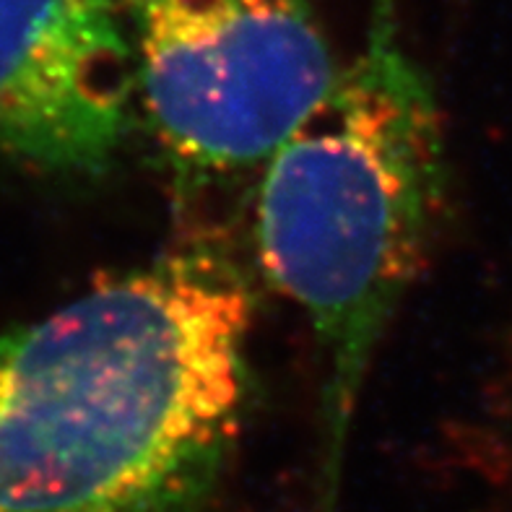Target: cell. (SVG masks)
Here are the masks:
<instances>
[{"label": "cell", "instance_id": "4", "mask_svg": "<svg viewBox=\"0 0 512 512\" xmlns=\"http://www.w3.org/2000/svg\"><path fill=\"white\" fill-rule=\"evenodd\" d=\"M138 128L115 0H0V154L91 180L120 162Z\"/></svg>", "mask_w": 512, "mask_h": 512}, {"label": "cell", "instance_id": "2", "mask_svg": "<svg viewBox=\"0 0 512 512\" xmlns=\"http://www.w3.org/2000/svg\"><path fill=\"white\" fill-rule=\"evenodd\" d=\"M448 193L435 86L401 0H370L362 45L255 180V253L318 349V484L333 512L385 333L427 266Z\"/></svg>", "mask_w": 512, "mask_h": 512}, {"label": "cell", "instance_id": "1", "mask_svg": "<svg viewBox=\"0 0 512 512\" xmlns=\"http://www.w3.org/2000/svg\"><path fill=\"white\" fill-rule=\"evenodd\" d=\"M255 297L195 242L0 331V512H208L245 429Z\"/></svg>", "mask_w": 512, "mask_h": 512}, {"label": "cell", "instance_id": "3", "mask_svg": "<svg viewBox=\"0 0 512 512\" xmlns=\"http://www.w3.org/2000/svg\"><path fill=\"white\" fill-rule=\"evenodd\" d=\"M138 120L175 188L258 180L341 65L318 0H115Z\"/></svg>", "mask_w": 512, "mask_h": 512}, {"label": "cell", "instance_id": "5", "mask_svg": "<svg viewBox=\"0 0 512 512\" xmlns=\"http://www.w3.org/2000/svg\"><path fill=\"white\" fill-rule=\"evenodd\" d=\"M510 388H512V375H510ZM510 416H512V393H510Z\"/></svg>", "mask_w": 512, "mask_h": 512}]
</instances>
